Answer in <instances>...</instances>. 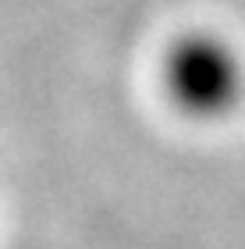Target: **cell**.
<instances>
[{"label": "cell", "instance_id": "obj_1", "mask_svg": "<svg viewBox=\"0 0 245 249\" xmlns=\"http://www.w3.org/2000/svg\"><path fill=\"white\" fill-rule=\"evenodd\" d=\"M163 89L181 114L213 121L238 107L245 64L238 50L213 32H188L163 57Z\"/></svg>", "mask_w": 245, "mask_h": 249}]
</instances>
